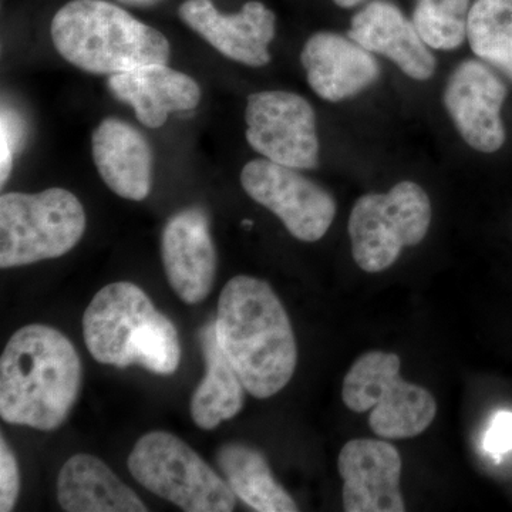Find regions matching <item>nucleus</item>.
<instances>
[{"label": "nucleus", "mask_w": 512, "mask_h": 512, "mask_svg": "<svg viewBox=\"0 0 512 512\" xmlns=\"http://www.w3.org/2000/svg\"><path fill=\"white\" fill-rule=\"evenodd\" d=\"M241 184L252 200L274 212L299 241H319L335 220L332 195L296 168L256 158L242 168Z\"/></svg>", "instance_id": "9"}, {"label": "nucleus", "mask_w": 512, "mask_h": 512, "mask_svg": "<svg viewBox=\"0 0 512 512\" xmlns=\"http://www.w3.org/2000/svg\"><path fill=\"white\" fill-rule=\"evenodd\" d=\"M57 501L67 512H146L148 508L103 460L76 454L57 478Z\"/></svg>", "instance_id": "19"}, {"label": "nucleus", "mask_w": 512, "mask_h": 512, "mask_svg": "<svg viewBox=\"0 0 512 512\" xmlns=\"http://www.w3.org/2000/svg\"><path fill=\"white\" fill-rule=\"evenodd\" d=\"M0 184L8 183L13 170V160L20 144L25 138V123L22 117L10 107H2V119H0Z\"/></svg>", "instance_id": "24"}, {"label": "nucleus", "mask_w": 512, "mask_h": 512, "mask_svg": "<svg viewBox=\"0 0 512 512\" xmlns=\"http://www.w3.org/2000/svg\"><path fill=\"white\" fill-rule=\"evenodd\" d=\"M484 448L494 458L512 451V412H498L484 436Z\"/></svg>", "instance_id": "26"}, {"label": "nucleus", "mask_w": 512, "mask_h": 512, "mask_svg": "<svg viewBox=\"0 0 512 512\" xmlns=\"http://www.w3.org/2000/svg\"><path fill=\"white\" fill-rule=\"evenodd\" d=\"M107 89L148 128L164 126L168 114L195 110L201 101V87L191 76L161 63L111 74Z\"/></svg>", "instance_id": "17"}, {"label": "nucleus", "mask_w": 512, "mask_h": 512, "mask_svg": "<svg viewBox=\"0 0 512 512\" xmlns=\"http://www.w3.org/2000/svg\"><path fill=\"white\" fill-rule=\"evenodd\" d=\"M161 258L168 284L181 301L188 305L205 301L218 268L207 212L191 207L174 214L161 237Z\"/></svg>", "instance_id": "13"}, {"label": "nucleus", "mask_w": 512, "mask_h": 512, "mask_svg": "<svg viewBox=\"0 0 512 512\" xmlns=\"http://www.w3.org/2000/svg\"><path fill=\"white\" fill-rule=\"evenodd\" d=\"M217 464L222 476L239 500L258 512H296L298 504L275 480L264 454L248 444H224Z\"/></svg>", "instance_id": "21"}, {"label": "nucleus", "mask_w": 512, "mask_h": 512, "mask_svg": "<svg viewBox=\"0 0 512 512\" xmlns=\"http://www.w3.org/2000/svg\"><path fill=\"white\" fill-rule=\"evenodd\" d=\"M92 146L94 164L107 187L124 200H146L154 168L146 136L127 121L109 117L93 131Z\"/></svg>", "instance_id": "18"}, {"label": "nucleus", "mask_w": 512, "mask_h": 512, "mask_svg": "<svg viewBox=\"0 0 512 512\" xmlns=\"http://www.w3.org/2000/svg\"><path fill=\"white\" fill-rule=\"evenodd\" d=\"M471 0H416L413 23L430 49L456 50L467 39Z\"/></svg>", "instance_id": "23"}, {"label": "nucleus", "mask_w": 512, "mask_h": 512, "mask_svg": "<svg viewBox=\"0 0 512 512\" xmlns=\"http://www.w3.org/2000/svg\"><path fill=\"white\" fill-rule=\"evenodd\" d=\"M20 491L18 460L5 437L0 439V511L9 512L15 508Z\"/></svg>", "instance_id": "25"}, {"label": "nucleus", "mask_w": 512, "mask_h": 512, "mask_svg": "<svg viewBox=\"0 0 512 512\" xmlns=\"http://www.w3.org/2000/svg\"><path fill=\"white\" fill-rule=\"evenodd\" d=\"M178 16L221 55L251 67L271 62L269 45L276 35V15L259 0L225 15L212 0H184Z\"/></svg>", "instance_id": "12"}, {"label": "nucleus", "mask_w": 512, "mask_h": 512, "mask_svg": "<svg viewBox=\"0 0 512 512\" xmlns=\"http://www.w3.org/2000/svg\"><path fill=\"white\" fill-rule=\"evenodd\" d=\"M245 123L248 144L262 157L296 170L318 167L315 110L299 94L281 90L251 94Z\"/></svg>", "instance_id": "10"}, {"label": "nucleus", "mask_w": 512, "mask_h": 512, "mask_svg": "<svg viewBox=\"0 0 512 512\" xmlns=\"http://www.w3.org/2000/svg\"><path fill=\"white\" fill-rule=\"evenodd\" d=\"M242 225H244V227H252V221L251 220L242 221Z\"/></svg>", "instance_id": "29"}, {"label": "nucleus", "mask_w": 512, "mask_h": 512, "mask_svg": "<svg viewBox=\"0 0 512 512\" xmlns=\"http://www.w3.org/2000/svg\"><path fill=\"white\" fill-rule=\"evenodd\" d=\"M348 36L369 52L387 57L410 79L424 82L436 73V57L413 20L389 0H375L357 12Z\"/></svg>", "instance_id": "16"}, {"label": "nucleus", "mask_w": 512, "mask_h": 512, "mask_svg": "<svg viewBox=\"0 0 512 512\" xmlns=\"http://www.w3.org/2000/svg\"><path fill=\"white\" fill-rule=\"evenodd\" d=\"M430 224L429 195L413 181H402L386 194L362 195L348 222L353 259L369 274L386 271L403 248L426 238Z\"/></svg>", "instance_id": "8"}, {"label": "nucleus", "mask_w": 512, "mask_h": 512, "mask_svg": "<svg viewBox=\"0 0 512 512\" xmlns=\"http://www.w3.org/2000/svg\"><path fill=\"white\" fill-rule=\"evenodd\" d=\"M346 512H404L399 450L386 440H350L338 458Z\"/></svg>", "instance_id": "14"}, {"label": "nucleus", "mask_w": 512, "mask_h": 512, "mask_svg": "<svg viewBox=\"0 0 512 512\" xmlns=\"http://www.w3.org/2000/svg\"><path fill=\"white\" fill-rule=\"evenodd\" d=\"M82 202L64 188L0 197V266L36 264L72 251L86 231Z\"/></svg>", "instance_id": "6"}, {"label": "nucleus", "mask_w": 512, "mask_h": 512, "mask_svg": "<svg viewBox=\"0 0 512 512\" xmlns=\"http://www.w3.org/2000/svg\"><path fill=\"white\" fill-rule=\"evenodd\" d=\"M302 66L313 92L320 99L339 103L369 89L382 69L372 52L339 33L318 32L306 40Z\"/></svg>", "instance_id": "15"}, {"label": "nucleus", "mask_w": 512, "mask_h": 512, "mask_svg": "<svg viewBox=\"0 0 512 512\" xmlns=\"http://www.w3.org/2000/svg\"><path fill=\"white\" fill-rule=\"evenodd\" d=\"M83 366L73 343L52 326H23L0 359V416L15 426L53 431L79 399Z\"/></svg>", "instance_id": "2"}, {"label": "nucleus", "mask_w": 512, "mask_h": 512, "mask_svg": "<svg viewBox=\"0 0 512 512\" xmlns=\"http://www.w3.org/2000/svg\"><path fill=\"white\" fill-rule=\"evenodd\" d=\"M218 342L255 399H269L291 382L298 346L291 319L272 286L254 276L229 279L218 302Z\"/></svg>", "instance_id": "1"}, {"label": "nucleus", "mask_w": 512, "mask_h": 512, "mask_svg": "<svg viewBox=\"0 0 512 512\" xmlns=\"http://www.w3.org/2000/svg\"><path fill=\"white\" fill-rule=\"evenodd\" d=\"M396 353L370 350L357 357L343 379L342 399L353 413L372 412L369 426L384 440L413 439L437 416L433 394L400 376Z\"/></svg>", "instance_id": "5"}, {"label": "nucleus", "mask_w": 512, "mask_h": 512, "mask_svg": "<svg viewBox=\"0 0 512 512\" xmlns=\"http://www.w3.org/2000/svg\"><path fill=\"white\" fill-rule=\"evenodd\" d=\"M59 55L92 74L124 73L147 64H167V37L107 0H70L52 20Z\"/></svg>", "instance_id": "4"}, {"label": "nucleus", "mask_w": 512, "mask_h": 512, "mask_svg": "<svg viewBox=\"0 0 512 512\" xmlns=\"http://www.w3.org/2000/svg\"><path fill=\"white\" fill-rule=\"evenodd\" d=\"M467 39L474 55L512 82V0H476Z\"/></svg>", "instance_id": "22"}, {"label": "nucleus", "mask_w": 512, "mask_h": 512, "mask_svg": "<svg viewBox=\"0 0 512 512\" xmlns=\"http://www.w3.org/2000/svg\"><path fill=\"white\" fill-rule=\"evenodd\" d=\"M117 2L121 5L131 6V8H153L164 0H117Z\"/></svg>", "instance_id": "27"}, {"label": "nucleus", "mask_w": 512, "mask_h": 512, "mask_svg": "<svg viewBox=\"0 0 512 512\" xmlns=\"http://www.w3.org/2000/svg\"><path fill=\"white\" fill-rule=\"evenodd\" d=\"M83 336L90 355L103 365H138L163 376L180 366L174 323L131 282H114L94 295L84 312Z\"/></svg>", "instance_id": "3"}, {"label": "nucleus", "mask_w": 512, "mask_h": 512, "mask_svg": "<svg viewBox=\"0 0 512 512\" xmlns=\"http://www.w3.org/2000/svg\"><path fill=\"white\" fill-rule=\"evenodd\" d=\"M200 345L207 372L192 394L190 413L200 429L214 430L241 412L247 390L218 342L215 320L202 326Z\"/></svg>", "instance_id": "20"}, {"label": "nucleus", "mask_w": 512, "mask_h": 512, "mask_svg": "<svg viewBox=\"0 0 512 512\" xmlns=\"http://www.w3.org/2000/svg\"><path fill=\"white\" fill-rule=\"evenodd\" d=\"M507 94L501 77L480 60L468 59L451 73L444 89V107L468 146L487 154L504 146L507 133L501 109Z\"/></svg>", "instance_id": "11"}, {"label": "nucleus", "mask_w": 512, "mask_h": 512, "mask_svg": "<svg viewBox=\"0 0 512 512\" xmlns=\"http://www.w3.org/2000/svg\"><path fill=\"white\" fill-rule=\"evenodd\" d=\"M365 2V0H333L336 6L342 9H352L355 6H359L360 3Z\"/></svg>", "instance_id": "28"}, {"label": "nucleus", "mask_w": 512, "mask_h": 512, "mask_svg": "<svg viewBox=\"0 0 512 512\" xmlns=\"http://www.w3.org/2000/svg\"><path fill=\"white\" fill-rule=\"evenodd\" d=\"M128 470L150 493L187 512H231L237 495L180 437L151 431L134 444Z\"/></svg>", "instance_id": "7"}]
</instances>
